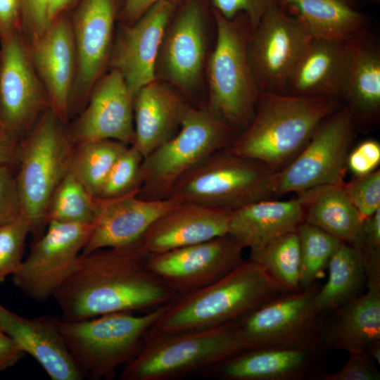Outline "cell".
Instances as JSON below:
<instances>
[{
  "instance_id": "cell-2",
  "label": "cell",
  "mask_w": 380,
  "mask_h": 380,
  "mask_svg": "<svg viewBox=\"0 0 380 380\" xmlns=\"http://www.w3.org/2000/svg\"><path fill=\"white\" fill-rule=\"evenodd\" d=\"M343 104L329 98L260 92L253 119L227 148L278 172L302 151L318 125Z\"/></svg>"
},
{
  "instance_id": "cell-15",
  "label": "cell",
  "mask_w": 380,
  "mask_h": 380,
  "mask_svg": "<svg viewBox=\"0 0 380 380\" xmlns=\"http://www.w3.org/2000/svg\"><path fill=\"white\" fill-rule=\"evenodd\" d=\"M0 125L18 141L49 108V103L20 32L0 39Z\"/></svg>"
},
{
  "instance_id": "cell-11",
  "label": "cell",
  "mask_w": 380,
  "mask_h": 380,
  "mask_svg": "<svg viewBox=\"0 0 380 380\" xmlns=\"http://www.w3.org/2000/svg\"><path fill=\"white\" fill-rule=\"evenodd\" d=\"M316 284L284 293L234 322L243 350L263 347L322 346L324 316L315 309Z\"/></svg>"
},
{
  "instance_id": "cell-12",
  "label": "cell",
  "mask_w": 380,
  "mask_h": 380,
  "mask_svg": "<svg viewBox=\"0 0 380 380\" xmlns=\"http://www.w3.org/2000/svg\"><path fill=\"white\" fill-rule=\"evenodd\" d=\"M312 36L303 22L280 1L265 10L247 43L251 69L260 92L285 93Z\"/></svg>"
},
{
  "instance_id": "cell-29",
  "label": "cell",
  "mask_w": 380,
  "mask_h": 380,
  "mask_svg": "<svg viewBox=\"0 0 380 380\" xmlns=\"http://www.w3.org/2000/svg\"><path fill=\"white\" fill-rule=\"evenodd\" d=\"M343 185L315 186L297 193V198L303 208L305 222L359 248L363 237V222Z\"/></svg>"
},
{
  "instance_id": "cell-6",
  "label": "cell",
  "mask_w": 380,
  "mask_h": 380,
  "mask_svg": "<svg viewBox=\"0 0 380 380\" xmlns=\"http://www.w3.org/2000/svg\"><path fill=\"white\" fill-rule=\"evenodd\" d=\"M74 146L67 124L51 108L18 141L15 182L23 215L30 220L34 235H38L47 224L49 200L69 172Z\"/></svg>"
},
{
  "instance_id": "cell-33",
  "label": "cell",
  "mask_w": 380,
  "mask_h": 380,
  "mask_svg": "<svg viewBox=\"0 0 380 380\" xmlns=\"http://www.w3.org/2000/svg\"><path fill=\"white\" fill-rule=\"evenodd\" d=\"M128 146L113 139L75 144L69 172L97 197L114 163Z\"/></svg>"
},
{
  "instance_id": "cell-8",
  "label": "cell",
  "mask_w": 380,
  "mask_h": 380,
  "mask_svg": "<svg viewBox=\"0 0 380 380\" xmlns=\"http://www.w3.org/2000/svg\"><path fill=\"white\" fill-rule=\"evenodd\" d=\"M236 134L205 106L186 103L178 132L144 158L137 196L149 201L170 198L186 173L214 152L228 147Z\"/></svg>"
},
{
  "instance_id": "cell-34",
  "label": "cell",
  "mask_w": 380,
  "mask_h": 380,
  "mask_svg": "<svg viewBox=\"0 0 380 380\" xmlns=\"http://www.w3.org/2000/svg\"><path fill=\"white\" fill-rule=\"evenodd\" d=\"M248 260L262 266L286 292L302 291L300 244L296 232L286 234L260 249L251 251Z\"/></svg>"
},
{
  "instance_id": "cell-21",
  "label": "cell",
  "mask_w": 380,
  "mask_h": 380,
  "mask_svg": "<svg viewBox=\"0 0 380 380\" xmlns=\"http://www.w3.org/2000/svg\"><path fill=\"white\" fill-rule=\"evenodd\" d=\"M327 350L310 347L245 350L212 368L205 376L222 380H318Z\"/></svg>"
},
{
  "instance_id": "cell-26",
  "label": "cell",
  "mask_w": 380,
  "mask_h": 380,
  "mask_svg": "<svg viewBox=\"0 0 380 380\" xmlns=\"http://www.w3.org/2000/svg\"><path fill=\"white\" fill-rule=\"evenodd\" d=\"M186 102L168 83L156 79L133 97L134 138L132 145L146 157L179 130Z\"/></svg>"
},
{
  "instance_id": "cell-16",
  "label": "cell",
  "mask_w": 380,
  "mask_h": 380,
  "mask_svg": "<svg viewBox=\"0 0 380 380\" xmlns=\"http://www.w3.org/2000/svg\"><path fill=\"white\" fill-rule=\"evenodd\" d=\"M245 248L227 234L198 243L148 255V269L176 296L220 279L245 260Z\"/></svg>"
},
{
  "instance_id": "cell-13",
  "label": "cell",
  "mask_w": 380,
  "mask_h": 380,
  "mask_svg": "<svg viewBox=\"0 0 380 380\" xmlns=\"http://www.w3.org/2000/svg\"><path fill=\"white\" fill-rule=\"evenodd\" d=\"M208 0H184L172 15L163 35L156 77L179 93L190 96L203 80L206 64Z\"/></svg>"
},
{
  "instance_id": "cell-56",
  "label": "cell",
  "mask_w": 380,
  "mask_h": 380,
  "mask_svg": "<svg viewBox=\"0 0 380 380\" xmlns=\"http://www.w3.org/2000/svg\"><path fill=\"white\" fill-rule=\"evenodd\" d=\"M0 56H1V52H0Z\"/></svg>"
},
{
  "instance_id": "cell-37",
  "label": "cell",
  "mask_w": 380,
  "mask_h": 380,
  "mask_svg": "<svg viewBox=\"0 0 380 380\" xmlns=\"http://www.w3.org/2000/svg\"><path fill=\"white\" fill-rule=\"evenodd\" d=\"M144 157L133 146H129L117 159L97 197L113 198L139 192L141 184Z\"/></svg>"
},
{
  "instance_id": "cell-51",
  "label": "cell",
  "mask_w": 380,
  "mask_h": 380,
  "mask_svg": "<svg viewBox=\"0 0 380 380\" xmlns=\"http://www.w3.org/2000/svg\"><path fill=\"white\" fill-rule=\"evenodd\" d=\"M365 352L372 359L380 364V341L373 343Z\"/></svg>"
},
{
  "instance_id": "cell-28",
  "label": "cell",
  "mask_w": 380,
  "mask_h": 380,
  "mask_svg": "<svg viewBox=\"0 0 380 380\" xmlns=\"http://www.w3.org/2000/svg\"><path fill=\"white\" fill-rule=\"evenodd\" d=\"M305 221L298 199L262 200L232 211L228 234L245 248L256 251L276 239L296 232Z\"/></svg>"
},
{
  "instance_id": "cell-46",
  "label": "cell",
  "mask_w": 380,
  "mask_h": 380,
  "mask_svg": "<svg viewBox=\"0 0 380 380\" xmlns=\"http://www.w3.org/2000/svg\"><path fill=\"white\" fill-rule=\"evenodd\" d=\"M23 0H0V39L20 32Z\"/></svg>"
},
{
  "instance_id": "cell-53",
  "label": "cell",
  "mask_w": 380,
  "mask_h": 380,
  "mask_svg": "<svg viewBox=\"0 0 380 380\" xmlns=\"http://www.w3.org/2000/svg\"><path fill=\"white\" fill-rule=\"evenodd\" d=\"M9 338V337H8L5 334H4V333L0 330V339H5V338Z\"/></svg>"
},
{
  "instance_id": "cell-44",
  "label": "cell",
  "mask_w": 380,
  "mask_h": 380,
  "mask_svg": "<svg viewBox=\"0 0 380 380\" xmlns=\"http://www.w3.org/2000/svg\"><path fill=\"white\" fill-rule=\"evenodd\" d=\"M277 0H208L212 10L226 19L244 13L249 19L251 30L255 27L267 8Z\"/></svg>"
},
{
  "instance_id": "cell-38",
  "label": "cell",
  "mask_w": 380,
  "mask_h": 380,
  "mask_svg": "<svg viewBox=\"0 0 380 380\" xmlns=\"http://www.w3.org/2000/svg\"><path fill=\"white\" fill-rule=\"evenodd\" d=\"M31 223L23 214L0 226V284L13 275L23 260L25 241Z\"/></svg>"
},
{
  "instance_id": "cell-7",
  "label": "cell",
  "mask_w": 380,
  "mask_h": 380,
  "mask_svg": "<svg viewBox=\"0 0 380 380\" xmlns=\"http://www.w3.org/2000/svg\"><path fill=\"white\" fill-rule=\"evenodd\" d=\"M234 322L199 331L148 332L139 353L123 366L121 380H174L202 373L243 351Z\"/></svg>"
},
{
  "instance_id": "cell-1",
  "label": "cell",
  "mask_w": 380,
  "mask_h": 380,
  "mask_svg": "<svg viewBox=\"0 0 380 380\" xmlns=\"http://www.w3.org/2000/svg\"><path fill=\"white\" fill-rule=\"evenodd\" d=\"M148 255L137 241L80 254L53 296L61 319L153 310L168 303L177 296L148 269Z\"/></svg>"
},
{
  "instance_id": "cell-30",
  "label": "cell",
  "mask_w": 380,
  "mask_h": 380,
  "mask_svg": "<svg viewBox=\"0 0 380 380\" xmlns=\"http://www.w3.org/2000/svg\"><path fill=\"white\" fill-rule=\"evenodd\" d=\"M350 41L353 58L344 99L355 126L372 125L380 114V52L366 33Z\"/></svg>"
},
{
  "instance_id": "cell-36",
  "label": "cell",
  "mask_w": 380,
  "mask_h": 380,
  "mask_svg": "<svg viewBox=\"0 0 380 380\" xmlns=\"http://www.w3.org/2000/svg\"><path fill=\"white\" fill-rule=\"evenodd\" d=\"M296 232L300 244V285L303 291L323 277L330 258L342 242L305 221Z\"/></svg>"
},
{
  "instance_id": "cell-10",
  "label": "cell",
  "mask_w": 380,
  "mask_h": 380,
  "mask_svg": "<svg viewBox=\"0 0 380 380\" xmlns=\"http://www.w3.org/2000/svg\"><path fill=\"white\" fill-rule=\"evenodd\" d=\"M355 123L343 104L317 127L302 151L276 173L277 196L325 184L343 185Z\"/></svg>"
},
{
  "instance_id": "cell-14",
  "label": "cell",
  "mask_w": 380,
  "mask_h": 380,
  "mask_svg": "<svg viewBox=\"0 0 380 380\" xmlns=\"http://www.w3.org/2000/svg\"><path fill=\"white\" fill-rule=\"evenodd\" d=\"M16 272L14 285L29 298L53 296L72 270L91 235L93 224L49 221Z\"/></svg>"
},
{
  "instance_id": "cell-23",
  "label": "cell",
  "mask_w": 380,
  "mask_h": 380,
  "mask_svg": "<svg viewBox=\"0 0 380 380\" xmlns=\"http://www.w3.org/2000/svg\"><path fill=\"white\" fill-rule=\"evenodd\" d=\"M350 41L311 40L288 82L289 94L344 102L352 64Z\"/></svg>"
},
{
  "instance_id": "cell-32",
  "label": "cell",
  "mask_w": 380,
  "mask_h": 380,
  "mask_svg": "<svg viewBox=\"0 0 380 380\" xmlns=\"http://www.w3.org/2000/svg\"><path fill=\"white\" fill-rule=\"evenodd\" d=\"M329 277L314 297L316 310L324 316L362 294L367 280L360 249L341 243L328 264Z\"/></svg>"
},
{
  "instance_id": "cell-31",
  "label": "cell",
  "mask_w": 380,
  "mask_h": 380,
  "mask_svg": "<svg viewBox=\"0 0 380 380\" xmlns=\"http://www.w3.org/2000/svg\"><path fill=\"white\" fill-rule=\"evenodd\" d=\"M313 39L349 41L366 33L367 17L341 0H280Z\"/></svg>"
},
{
  "instance_id": "cell-35",
  "label": "cell",
  "mask_w": 380,
  "mask_h": 380,
  "mask_svg": "<svg viewBox=\"0 0 380 380\" xmlns=\"http://www.w3.org/2000/svg\"><path fill=\"white\" fill-rule=\"evenodd\" d=\"M96 215V196L68 172L53 191L46 210V220L94 224Z\"/></svg>"
},
{
  "instance_id": "cell-55",
  "label": "cell",
  "mask_w": 380,
  "mask_h": 380,
  "mask_svg": "<svg viewBox=\"0 0 380 380\" xmlns=\"http://www.w3.org/2000/svg\"><path fill=\"white\" fill-rule=\"evenodd\" d=\"M369 1H379V0H369Z\"/></svg>"
},
{
  "instance_id": "cell-9",
  "label": "cell",
  "mask_w": 380,
  "mask_h": 380,
  "mask_svg": "<svg viewBox=\"0 0 380 380\" xmlns=\"http://www.w3.org/2000/svg\"><path fill=\"white\" fill-rule=\"evenodd\" d=\"M276 173L262 163L224 148L186 173L174 186L170 197L234 211L277 196Z\"/></svg>"
},
{
  "instance_id": "cell-24",
  "label": "cell",
  "mask_w": 380,
  "mask_h": 380,
  "mask_svg": "<svg viewBox=\"0 0 380 380\" xmlns=\"http://www.w3.org/2000/svg\"><path fill=\"white\" fill-rule=\"evenodd\" d=\"M232 211L184 202L157 218L137 241L148 255L227 234Z\"/></svg>"
},
{
  "instance_id": "cell-19",
  "label": "cell",
  "mask_w": 380,
  "mask_h": 380,
  "mask_svg": "<svg viewBox=\"0 0 380 380\" xmlns=\"http://www.w3.org/2000/svg\"><path fill=\"white\" fill-rule=\"evenodd\" d=\"M108 70L95 83L84 109L67 126L74 144L97 139L128 146L134 142V94L118 70Z\"/></svg>"
},
{
  "instance_id": "cell-49",
  "label": "cell",
  "mask_w": 380,
  "mask_h": 380,
  "mask_svg": "<svg viewBox=\"0 0 380 380\" xmlns=\"http://www.w3.org/2000/svg\"><path fill=\"white\" fill-rule=\"evenodd\" d=\"M18 141L10 137L0 139V166L15 165Z\"/></svg>"
},
{
  "instance_id": "cell-40",
  "label": "cell",
  "mask_w": 380,
  "mask_h": 380,
  "mask_svg": "<svg viewBox=\"0 0 380 380\" xmlns=\"http://www.w3.org/2000/svg\"><path fill=\"white\" fill-rule=\"evenodd\" d=\"M361 252L367 288L380 287V208L363 222Z\"/></svg>"
},
{
  "instance_id": "cell-54",
  "label": "cell",
  "mask_w": 380,
  "mask_h": 380,
  "mask_svg": "<svg viewBox=\"0 0 380 380\" xmlns=\"http://www.w3.org/2000/svg\"><path fill=\"white\" fill-rule=\"evenodd\" d=\"M341 1H344V2H346V3H347V4H350V5H352V4H353V2H355L356 0H341Z\"/></svg>"
},
{
  "instance_id": "cell-25",
  "label": "cell",
  "mask_w": 380,
  "mask_h": 380,
  "mask_svg": "<svg viewBox=\"0 0 380 380\" xmlns=\"http://www.w3.org/2000/svg\"><path fill=\"white\" fill-rule=\"evenodd\" d=\"M57 318H26L0 304V330L34 358L52 380H82L84 376L63 341Z\"/></svg>"
},
{
  "instance_id": "cell-5",
  "label": "cell",
  "mask_w": 380,
  "mask_h": 380,
  "mask_svg": "<svg viewBox=\"0 0 380 380\" xmlns=\"http://www.w3.org/2000/svg\"><path fill=\"white\" fill-rule=\"evenodd\" d=\"M166 304L143 315L122 312L68 321L57 318L63 341L84 376L113 379L144 346Z\"/></svg>"
},
{
  "instance_id": "cell-18",
  "label": "cell",
  "mask_w": 380,
  "mask_h": 380,
  "mask_svg": "<svg viewBox=\"0 0 380 380\" xmlns=\"http://www.w3.org/2000/svg\"><path fill=\"white\" fill-rule=\"evenodd\" d=\"M177 6L170 1H160L134 23L118 24L108 69H115L122 74L133 94L156 79V65L160 44Z\"/></svg>"
},
{
  "instance_id": "cell-47",
  "label": "cell",
  "mask_w": 380,
  "mask_h": 380,
  "mask_svg": "<svg viewBox=\"0 0 380 380\" xmlns=\"http://www.w3.org/2000/svg\"><path fill=\"white\" fill-rule=\"evenodd\" d=\"M163 1L178 6L184 0H121L118 22L122 25H131L153 5Z\"/></svg>"
},
{
  "instance_id": "cell-52",
  "label": "cell",
  "mask_w": 380,
  "mask_h": 380,
  "mask_svg": "<svg viewBox=\"0 0 380 380\" xmlns=\"http://www.w3.org/2000/svg\"><path fill=\"white\" fill-rule=\"evenodd\" d=\"M7 137H10V136L5 132V130L3 129V127L0 125V139L6 138Z\"/></svg>"
},
{
  "instance_id": "cell-39",
  "label": "cell",
  "mask_w": 380,
  "mask_h": 380,
  "mask_svg": "<svg viewBox=\"0 0 380 380\" xmlns=\"http://www.w3.org/2000/svg\"><path fill=\"white\" fill-rule=\"evenodd\" d=\"M344 189L364 222L380 208V171L363 176H354L348 182H345Z\"/></svg>"
},
{
  "instance_id": "cell-48",
  "label": "cell",
  "mask_w": 380,
  "mask_h": 380,
  "mask_svg": "<svg viewBox=\"0 0 380 380\" xmlns=\"http://www.w3.org/2000/svg\"><path fill=\"white\" fill-rule=\"evenodd\" d=\"M25 355L10 338L0 339V372L15 365Z\"/></svg>"
},
{
  "instance_id": "cell-4",
  "label": "cell",
  "mask_w": 380,
  "mask_h": 380,
  "mask_svg": "<svg viewBox=\"0 0 380 380\" xmlns=\"http://www.w3.org/2000/svg\"><path fill=\"white\" fill-rule=\"evenodd\" d=\"M211 11L216 38L205 65V107L239 134L253 119L260 93L247 54L251 27L244 13L229 20Z\"/></svg>"
},
{
  "instance_id": "cell-45",
  "label": "cell",
  "mask_w": 380,
  "mask_h": 380,
  "mask_svg": "<svg viewBox=\"0 0 380 380\" xmlns=\"http://www.w3.org/2000/svg\"><path fill=\"white\" fill-rule=\"evenodd\" d=\"M379 163L380 144L374 139L365 140L351 149L347 159L348 169L357 177L374 172Z\"/></svg>"
},
{
  "instance_id": "cell-50",
  "label": "cell",
  "mask_w": 380,
  "mask_h": 380,
  "mask_svg": "<svg viewBox=\"0 0 380 380\" xmlns=\"http://www.w3.org/2000/svg\"><path fill=\"white\" fill-rule=\"evenodd\" d=\"M79 0H51L48 9V25L59 15L68 13Z\"/></svg>"
},
{
  "instance_id": "cell-3",
  "label": "cell",
  "mask_w": 380,
  "mask_h": 380,
  "mask_svg": "<svg viewBox=\"0 0 380 380\" xmlns=\"http://www.w3.org/2000/svg\"><path fill=\"white\" fill-rule=\"evenodd\" d=\"M286 292L262 266L245 260L214 283L175 296L149 332L179 333L221 327Z\"/></svg>"
},
{
  "instance_id": "cell-17",
  "label": "cell",
  "mask_w": 380,
  "mask_h": 380,
  "mask_svg": "<svg viewBox=\"0 0 380 380\" xmlns=\"http://www.w3.org/2000/svg\"><path fill=\"white\" fill-rule=\"evenodd\" d=\"M121 0H79L70 14L77 69L70 118L85 107L96 81L108 69Z\"/></svg>"
},
{
  "instance_id": "cell-20",
  "label": "cell",
  "mask_w": 380,
  "mask_h": 380,
  "mask_svg": "<svg viewBox=\"0 0 380 380\" xmlns=\"http://www.w3.org/2000/svg\"><path fill=\"white\" fill-rule=\"evenodd\" d=\"M27 44L32 63L46 90L49 108L68 124L77 69L69 12L55 18L42 35Z\"/></svg>"
},
{
  "instance_id": "cell-22",
  "label": "cell",
  "mask_w": 380,
  "mask_h": 380,
  "mask_svg": "<svg viewBox=\"0 0 380 380\" xmlns=\"http://www.w3.org/2000/svg\"><path fill=\"white\" fill-rule=\"evenodd\" d=\"M137 194L132 192L113 198L96 197V219L81 254L133 243L157 218L184 203L179 197L149 201Z\"/></svg>"
},
{
  "instance_id": "cell-42",
  "label": "cell",
  "mask_w": 380,
  "mask_h": 380,
  "mask_svg": "<svg viewBox=\"0 0 380 380\" xmlns=\"http://www.w3.org/2000/svg\"><path fill=\"white\" fill-rule=\"evenodd\" d=\"M23 214L18 194L14 166H0V226Z\"/></svg>"
},
{
  "instance_id": "cell-43",
  "label": "cell",
  "mask_w": 380,
  "mask_h": 380,
  "mask_svg": "<svg viewBox=\"0 0 380 380\" xmlns=\"http://www.w3.org/2000/svg\"><path fill=\"white\" fill-rule=\"evenodd\" d=\"M51 0H23L20 32L27 44L38 38L48 26Z\"/></svg>"
},
{
  "instance_id": "cell-27",
  "label": "cell",
  "mask_w": 380,
  "mask_h": 380,
  "mask_svg": "<svg viewBox=\"0 0 380 380\" xmlns=\"http://www.w3.org/2000/svg\"><path fill=\"white\" fill-rule=\"evenodd\" d=\"M380 341V287L360 296L325 315L320 343L327 351L361 352Z\"/></svg>"
},
{
  "instance_id": "cell-41",
  "label": "cell",
  "mask_w": 380,
  "mask_h": 380,
  "mask_svg": "<svg viewBox=\"0 0 380 380\" xmlns=\"http://www.w3.org/2000/svg\"><path fill=\"white\" fill-rule=\"evenodd\" d=\"M344 366L338 372H324L318 380H379L380 373L365 351L350 352Z\"/></svg>"
}]
</instances>
